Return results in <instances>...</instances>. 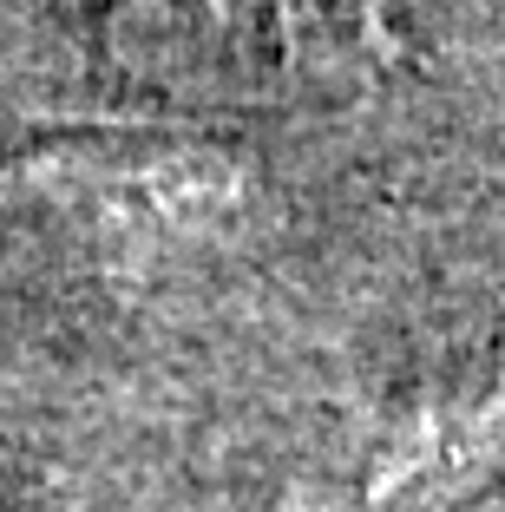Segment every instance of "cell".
Listing matches in <instances>:
<instances>
[{
	"mask_svg": "<svg viewBox=\"0 0 505 512\" xmlns=\"http://www.w3.org/2000/svg\"><path fill=\"white\" fill-rule=\"evenodd\" d=\"M40 178L60 204H73L79 217H92L99 230H119V237L191 243L237 224V211L250 204L243 165L197 145H79L40 165Z\"/></svg>",
	"mask_w": 505,
	"mask_h": 512,
	"instance_id": "1",
	"label": "cell"
},
{
	"mask_svg": "<svg viewBox=\"0 0 505 512\" xmlns=\"http://www.w3.org/2000/svg\"><path fill=\"white\" fill-rule=\"evenodd\" d=\"M499 447H505V381L479 394H453V401H420L401 421H387L381 447H374L368 506H394V499L460 486Z\"/></svg>",
	"mask_w": 505,
	"mask_h": 512,
	"instance_id": "2",
	"label": "cell"
}]
</instances>
